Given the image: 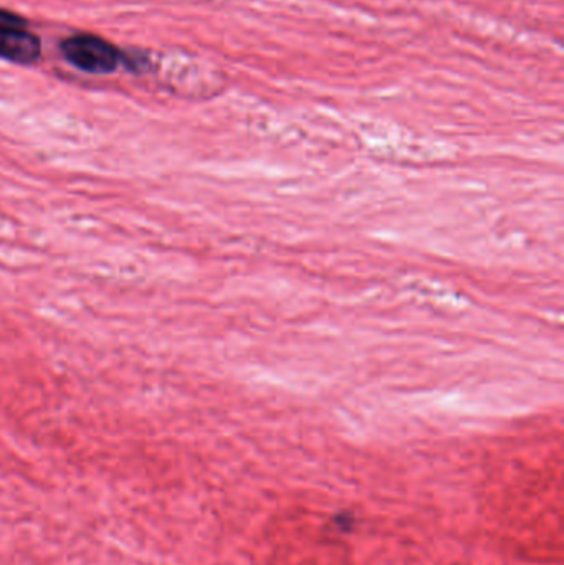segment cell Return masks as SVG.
Listing matches in <instances>:
<instances>
[{
    "label": "cell",
    "instance_id": "6da1fadb",
    "mask_svg": "<svg viewBox=\"0 0 564 565\" xmlns=\"http://www.w3.org/2000/svg\"><path fill=\"white\" fill-rule=\"evenodd\" d=\"M62 52L76 68L96 75L113 73L119 65V53L99 36L76 35L62 43Z\"/></svg>",
    "mask_w": 564,
    "mask_h": 565
},
{
    "label": "cell",
    "instance_id": "7a4b0ae2",
    "mask_svg": "<svg viewBox=\"0 0 564 565\" xmlns=\"http://www.w3.org/2000/svg\"><path fill=\"white\" fill-rule=\"evenodd\" d=\"M25 20L0 10V58L29 65L40 56V40L26 30Z\"/></svg>",
    "mask_w": 564,
    "mask_h": 565
}]
</instances>
